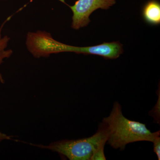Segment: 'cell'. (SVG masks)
I'll use <instances>...</instances> for the list:
<instances>
[{
  "instance_id": "4",
  "label": "cell",
  "mask_w": 160,
  "mask_h": 160,
  "mask_svg": "<svg viewBox=\"0 0 160 160\" xmlns=\"http://www.w3.org/2000/svg\"><path fill=\"white\" fill-rule=\"evenodd\" d=\"M142 16L149 25L156 26L160 24V4L156 0H151L143 7Z\"/></svg>"
},
{
  "instance_id": "6",
  "label": "cell",
  "mask_w": 160,
  "mask_h": 160,
  "mask_svg": "<svg viewBox=\"0 0 160 160\" xmlns=\"http://www.w3.org/2000/svg\"><path fill=\"white\" fill-rule=\"evenodd\" d=\"M153 143V151L157 155L158 159H160V137H158L152 142Z\"/></svg>"
},
{
  "instance_id": "5",
  "label": "cell",
  "mask_w": 160,
  "mask_h": 160,
  "mask_svg": "<svg viewBox=\"0 0 160 160\" xmlns=\"http://www.w3.org/2000/svg\"><path fill=\"white\" fill-rule=\"evenodd\" d=\"M9 39L10 38L7 36L0 38V65L3 63L5 59L9 58L12 54V51L11 49H6ZM0 82L2 84L5 82V80L1 72Z\"/></svg>"
},
{
  "instance_id": "8",
  "label": "cell",
  "mask_w": 160,
  "mask_h": 160,
  "mask_svg": "<svg viewBox=\"0 0 160 160\" xmlns=\"http://www.w3.org/2000/svg\"><path fill=\"white\" fill-rule=\"evenodd\" d=\"M1 29H0V38L1 37Z\"/></svg>"
},
{
  "instance_id": "7",
  "label": "cell",
  "mask_w": 160,
  "mask_h": 160,
  "mask_svg": "<svg viewBox=\"0 0 160 160\" xmlns=\"http://www.w3.org/2000/svg\"><path fill=\"white\" fill-rule=\"evenodd\" d=\"M11 137L7 134L0 132V143L5 140H11Z\"/></svg>"
},
{
  "instance_id": "2",
  "label": "cell",
  "mask_w": 160,
  "mask_h": 160,
  "mask_svg": "<svg viewBox=\"0 0 160 160\" xmlns=\"http://www.w3.org/2000/svg\"><path fill=\"white\" fill-rule=\"evenodd\" d=\"M108 135L107 126L102 122L100 123L97 132L89 137L58 141L47 146L41 144L32 145L55 152L70 160H91L98 149L105 147Z\"/></svg>"
},
{
  "instance_id": "1",
  "label": "cell",
  "mask_w": 160,
  "mask_h": 160,
  "mask_svg": "<svg viewBox=\"0 0 160 160\" xmlns=\"http://www.w3.org/2000/svg\"><path fill=\"white\" fill-rule=\"evenodd\" d=\"M107 126V143L115 149L123 150L129 143L141 141L152 142L160 136V131L152 132L146 124L132 121L123 115L119 103L115 102L109 116L102 120Z\"/></svg>"
},
{
  "instance_id": "3",
  "label": "cell",
  "mask_w": 160,
  "mask_h": 160,
  "mask_svg": "<svg viewBox=\"0 0 160 160\" xmlns=\"http://www.w3.org/2000/svg\"><path fill=\"white\" fill-rule=\"evenodd\" d=\"M115 3L116 0H78L73 6H69L73 13L72 27L79 29L87 26L92 12L99 9H109Z\"/></svg>"
}]
</instances>
